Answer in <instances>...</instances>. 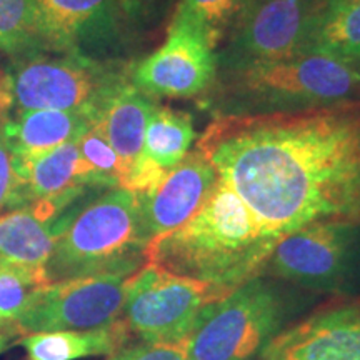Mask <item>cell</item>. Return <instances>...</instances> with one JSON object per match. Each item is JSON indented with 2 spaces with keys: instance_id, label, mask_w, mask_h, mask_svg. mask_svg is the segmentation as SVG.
Wrapping results in <instances>:
<instances>
[{
  "instance_id": "3",
  "label": "cell",
  "mask_w": 360,
  "mask_h": 360,
  "mask_svg": "<svg viewBox=\"0 0 360 360\" xmlns=\"http://www.w3.org/2000/svg\"><path fill=\"white\" fill-rule=\"evenodd\" d=\"M217 117L289 112L360 98V60L305 49L281 60L217 74L209 90Z\"/></svg>"
},
{
  "instance_id": "16",
  "label": "cell",
  "mask_w": 360,
  "mask_h": 360,
  "mask_svg": "<svg viewBox=\"0 0 360 360\" xmlns=\"http://www.w3.org/2000/svg\"><path fill=\"white\" fill-rule=\"evenodd\" d=\"M155 103L154 97L135 87L129 77L117 85L94 112L92 127L107 139L127 169L141 159L143 135Z\"/></svg>"
},
{
  "instance_id": "22",
  "label": "cell",
  "mask_w": 360,
  "mask_h": 360,
  "mask_svg": "<svg viewBox=\"0 0 360 360\" xmlns=\"http://www.w3.org/2000/svg\"><path fill=\"white\" fill-rule=\"evenodd\" d=\"M257 0H180L175 12L191 19L217 49Z\"/></svg>"
},
{
  "instance_id": "9",
  "label": "cell",
  "mask_w": 360,
  "mask_h": 360,
  "mask_svg": "<svg viewBox=\"0 0 360 360\" xmlns=\"http://www.w3.org/2000/svg\"><path fill=\"white\" fill-rule=\"evenodd\" d=\"M130 39L115 0H32L29 47L112 62Z\"/></svg>"
},
{
  "instance_id": "20",
  "label": "cell",
  "mask_w": 360,
  "mask_h": 360,
  "mask_svg": "<svg viewBox=\"0 0 360 360\" xmlns=\"http://www.w3.org/2000/svg\"><path fill=\"white\" fill-rule=\"evenodd\" d=\"M195 129L188 112L155 103L143 135L142 159L170 170L188 154Z\"/></svg>"
},
{
  "instance_id": "8",
  "label": "cell",
  "mask_w": 360,
  "mask_h": 360,
  "mask_svg": "<svg viewBox=\"0 0 360 360\" xmlns=\"http://www.w3.org/2000/svg\"><path fill=\"white\" fill-rule=\"evenodd\" d=\"M326 0H257L217 49V74L281 60L314 47Z\"/></svg>"
},
{
  "instance_id": "15",
  "label": "cell",
  "mask_w": 360,
  "mask_h": 360,
  "mask_svg": "<svg viewBox=\"0 0 360 360\" xmlns=\"http://www.w3.org/2000/svg\"><path fill=\"white\" fill-rule=\"evenodd\" d=\"M69 217L47 202L0 212V264L45 270Z\"/></svg>"
},
{
  "instance_id": "17",
  "label": "cell",
  "mask_w": 360,
  "mask_h": 360,
  "mask_svg": "<svg viewBox=\"0 0 360 360\" xmlns=\"http://www.w3.org/2000/svg\"><path fill=\"white\" fill-rule=\"evenodd\" d=\"M90 127L92 120L84 110H24L4 122L7 141L20 160H34L64 143L77 142Z\"/></svg>"
},
{
  "instance_id": "7",
  "label": "cell",
  "mask_w": 360,
  "mask_h": 360,
  "mask_svg": "<svg viewBox=\"0 0 360 360\" xmlns=\"http://www.w3.org/2000/svg\"><path fill=\"white\" fill-rule=\"evenodd\" d=\"M231 290L146 262L129 277L124 321L143 342H182L210 304Z\"/></svg>"
},
{
  "instance_id": "24",
  "label": "cell",
  "mask_w": 360,
  "mask_h": 360,
  "mask_svg": "<svg viewBox=\"0 0 360 360\" xmlns=\"http://www.w3.org/2000/svg\"><path fill=\"white\" fill-rule=\"evenodd\" d=\"M45 285V270L0 264V323L15 322Z\"/></svg>"
},
{
  "instance_id": "2",
  "label": "cell",
  "mask_w": 360,
  "mask_h": 360,
  "mask_svg": "<svg viewBox=\"0 0 360 360\" xmlns=\"http://www.w3.org/2000/svg\"><path fill=\"white\" fill-rule=\"evenodd\" d=\"M281 237L219 177L200 209L180 227L150 238L143 255L175 276L232 292L260 277Z\"/></svg>"
},
{
  "instance_id": "10",
  "label": "cell",
  "mask_w": 360,
  "mask_h": 360,
  "mask_svg": "<svg viewBox=\"0 0 360 360\" xmlns=\"http://www.w3.org/2000/svg\"><path fill=\"white\" fill-rule=\"evenodd\" d=\"M132 274L105 272L52 282L35 295L15 326L20 334L89 330L124 319L127 282Z\"/></svg>"
},
{
  "instance_id": "1",
  "label": "cell",
  "mask_w": 360,
  "mask_h": 360,
  "mask_svg": "<svg viewBox=\"0 0 360 360\" xmlns=\"http://www.w3.org/2000/svg\"><path fill=\"white\" fill-rule=\"evenodd\" d=\"M197 150L277 236L315 224L360 227V98L215 117Z\"/></svg>"
},
{
  "instance_id": "26",
  "label": "cell",
  "mask_w": 360,
  "mask_h": 360,
  "mask_svg": "<svg viewBox=\"0 0 360 360\" xmlns=\"http://www.w3.org/2000/svg\"><path fill=\"white\" fill-rule=\"evenodd\" d=\"M7 117L8 114L0 115V212L24 205L19 159L4 132Z\"/></svg>"
},
{
  "instance_id": "27",
  "label": "cell",
  "mask_w": 360,
  "mask_h": 360,
  "mask_svg": "<svg viewBox=\"0 0 360 360\" xmlns=\"http://www.w3.org/2000/svg\"><path fill=\"white\" fill-rule=\"evenodd\" d=\"M115 4L129 34L134 37L159 22L169 0H115Z\"/></svg>"
},
{
  "instance_id": "32",
  "label": "cell",
  "mask_w": 360,
  "mask_h": 360,
  "mask_svg": "<svg viewBox=\"0 0 360 360\" xmlns=\"http://www.w3.org/2000/svg\"><path fill=\"white\" fill-rule=\"evenodd\" d=\"M6 114H8V112H6V110H0V115H6Z\"/></svg>"
},
{
  "instance_id": "30",
  "label": "cell",
  "mask_w": 360,
  "mask_h": 360,
  "mask_svg": "<svg viewBox=\"0 0 360 360\" xmlns=\"http://www.w3.org/2000/svg\"><path fill=\"white\" fill-rule=\"evenodd\" d=\"M12 109L11 90H8V77L7 69H0V110L8 112Z\"/></svg>"
},
{
  "instance_id": "12",
  "label": "cell",
  "mask_w": 360,
  "mask_h": 360,
  "mask_svg": "<svg viewBox=\"0 0 360 360\" xmlns=\"http://www.w3.org/2000/svg\"><path fill=\"white\" fill-rule=\"evenodd\" d=\"M217 77V53L205 34L175 12L167 40L130 67V82L150 97L191 98L207 94Z\"/></svg>"
},
{
  "instance_id": "21",
  "label": "cell",
  "mask_w": 360,
  "mask_h": 360,
  "mask_svg": "<svg viewBox=\"0 0 360 360\" xmlns=\"http://www.w3.org/2000/svg\"><path fill=\"white\" fill-rule=\"evenodd\" d=\"M79 177L85 187L122 188L127 165L97 129L90 127L77 142Z\"/></svg>"
},
{
  "instance_id": "13",
  "label": "cell",
  "mask_w": 360,
  "mask_h": 360,
  "mask_svg": "<svg viewBox=\"0 0 360 360\" xmlns=\"http://www.w3.org/2000/svg\"><path fill=\"white\" fill-rule=\"evenodd\" d=\"M259 360H360V297L321 305L269 342Z\"/></svg>"
},
{
  "instance_id": "14",
  "label": "cell",
  "mask_w": 360,
  "mask_h": 360,
  "mask_svg": "<svg viewBox=\"0 0 360 360\" xmlns=\"http://www.w3.org/2000/svg\"><path fill=\"white\" fill-rule=\"evenodd\" d=\"M219 174L199 150L188 152L150 192L139 195L142 200L143 224L148 238L180 227L207 200Z\"/></svg>"
},
{
  "instance_id": "23",
  "label": "cell",
  "mask_w": 360,
  "mask_h": 360,
  "mask_svg": "<svg viewBox=\"0 0 360 360\" xmlns=\"http://www.w3.org/2000/svg\"><path fill=\"white\" fill-rule=\"evenodd\" d=\"M314 47L334 56L360 60V2L326 7Z\"/></svg>"
},
{
  "instance_id": "6",
  "label": "cell",
  "mask_w": 360,
  "mask_h": 360,
  "mask_svg": "<svg viewBox=\"0 0 360 360\" xmlns=\"http://www.w3.org/2000/svg\"><path fill=\"white\" fill-rule=\"evenodd\" d=\"M282 295L252 278L202 312L184 339L188 360H254L283 326Z\"/></svg>"
},
{
  "instance_id": "25",
  "label": "cell",
  "mask_w": 360,
  "mask_h": 360,
  "mask_svg": "<svg viewBox=\"0 0 360 360\" xmlns=\"http://www.w3.org/2000/svg\"><path fill=\"white\" fill-rule=\"evenodd\" d=\"M32 45V0H0V52Z\"/></svg>"
},
{
  "instance_id": "5",
  "label": "cell",
  "mask_w": 360,
  "mask_h": 360,
  "mask_svg": "<svg viewBox=\"0 0 360 360\" xmlns=\"http://www.w3.org/2000/svg\"><path fill=\"white\" fill-rule=\"evenodd\" d=\"M7 69L12 109L94 112L117 85L130 77L122 60L102 62L77 53L25 47Z\"/></svg>"
},
{
  "instance_id": "31",
  "label": "cell",
  "mask_w": 360,
  "mask_h": 360,
  "mask_svg": "<svg viewBox=\"0 0 360 360\" xmlns=\"http://www.w3.org/2000/svg\"><path fill=\"white\" fill-rule=\"evenodd\" d=\"M360 0H326L327 7H342V6H350V4H357Z\"/></svg>"
},
{
  "instance_id": "4",
  "label": "cell",
  "mask_w": 360,
  "mask_h": 360,
  "mask_svg": "<svg viewBox=\"0 0 360 360\" xmlns=\"http://www.w3.org/2000/svg\"><path fill=\"white\" fill-rule=\"evenodd\" d=\"M148 240L141 197L127 188H110L70 210L45 276L52 283L105 272L134 274L146 264Z\"/></svg>"
},
{
  "instance_id": "19",
  "label": "cell",
  "mask_w": 360,
  "mask_h": 360,
  "mask_svg": "<svg viewBox=\"0 0 360 360\" xmlns=\"http://www.w3.org/2000/svg\"><path fill=\"white\" fill-rule=\"evenodd\" d=\"M130 328L124 319L89 330H49L22 335L19 344L30 360H79L114 355L127 345Z\"/></svg>"
},
{
  "instance_id": "18",
  "label": "cell",
  "mask_w": 360,
  "mask_h": 360,
  "mask_svg": "<svg viewBox=\"0 0 360 360\" xmlns=\"http://www.w3.org/2000/svg\"><path fill=\"white\" fill-rule=\"evenodd\" d=\"M79 142V141H77ZM69 142L34 160H20L24 205L47 202L60 212L84 195L85 187L79 177V147Z\"/></svg>"
},
{
  "instance_id": "28",
  "label": "cell",
  "mask_w": 360,
  "mask_h": 360,
  "mask_svg": "<svg viewBox=\"0 0 360 360\" xmlns=\"http://www.w3.org/2000/svg\"><path fill=\"white\" fill-rule=\"evenodd\" d=\"M107 360H188L184 342H143L122 347Z\"/></svg>"
},
{
  "instance_id": "11",
  "label": "cell",
  "mask_w": 360,
  "mask_h": 360,
  "mask_svg": "<svg viewBox=\"0 0 360 360\" xmlns=\"http://www.w3.org/2000/svg\"><path fill=\"white\" fill-rule=\"evenodd\" d=\"M359 225L315 224L285 233L269 260V272L314 290L337 292L354 276Z\"/></svg>"
},
{
  "instance_id": "29",
  "label": "cell",
  "mask_w": 360,
  "mask_h": 360,
  "mask_svg": "<svg viewBox=\"0 0 360 360\" xmlns=\"http://www.w3.org/2000/svg\"><path fill=\"white\" fill-rule=\"evenodd\" d=\"M22 337L19 327L15 326V322H2L0 323V354L6 352L7 349H11L12 344L19 342Z\"/></svg>"
}]
</instances>
